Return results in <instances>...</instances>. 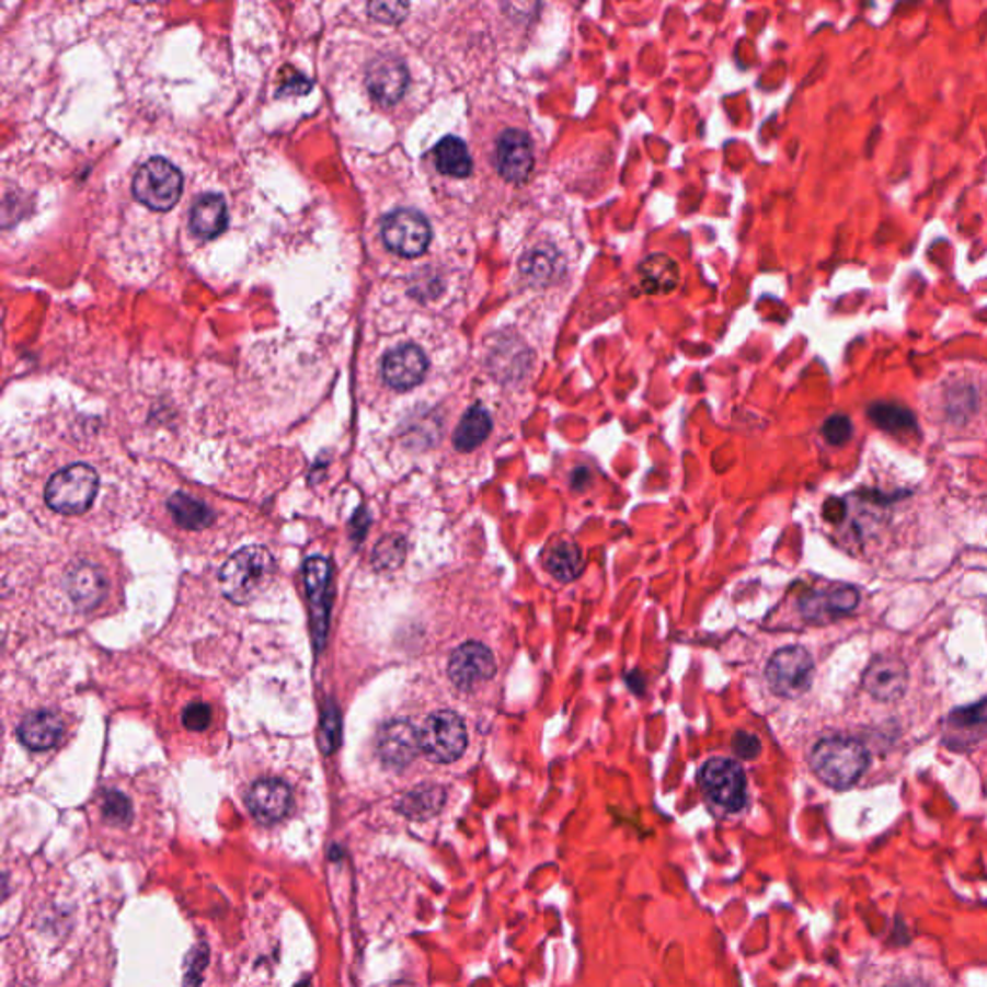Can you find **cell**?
Segmentation results:
<instances>
[{
  "instance_id": "37",
  "label": "cell",
  "mask_w": 987,
  "mask_h": 987,
  "mask_svg": "<svg viewBox=\"0 0 987 987\" xmlns=\"http://www.w3.org/2000/svg\"><path fill=\"white\" fill-rule=\"evenodd\" d=\"M552 266H554V263H552L544 253H530V261H525V263H523V268H525L530 276H535V278H538V276H544V278L550 276V274H552Z\"/></svg>"
},
{
  "instance_id": "23",
  "label": "cell",
  "mask_w": 987,
  "mask_h": 987,
  "mask_svg": "<svg viewBox=\"0 0 987 987\" xmlns=\"http://www.w3.org/2000/svg\"><path fill=\"white\" fill-rule=\"evenodd\" d=\"M169 512L174 521L187 530L207 529L215 521V512L205 502L193 498L184 492H176L169 500Z\"/></svg>"
},
{
  "instance_id": "14",
  "label": "cell",
  "mask_w": 987,
  "mask_h": 987,
  "mask_svg": "<svg viewBox=\"0 0 987 987\" xmlns=\"http://www.w3.org/2000/svg\"><path fill=\"white\" fill-rule=\"evenodd\" d=\"M496 169L506 182L523 184L535 169L532 141L521 129H506L496 145Z\"/></svg>"
},
{
  "instance_id": "1",
  "label": "cell",
  "mask_w": 987,
  "mask_h": 987,
  "mask_svg": "<svg viewBox=\"0 0 987 987\" xmlns=\"http://www.w3.org/2000/svg\"><path fill=\"white\" fill-rule=\"evenodd\" d=\"M870 764L868 748L849 737L822 738L812 748L811 766L826 785L849 789L854 785Z\"/></svg>"
},
{
  "instance_id": "39",
  "label": "cell",
  "mask_w": 987,
  "mask_h": 987,
  "mask_svg": "<svg viewBox=\"0 0 987 987\" xmlns=\"http://www.w3.org/2000/svg\"><path fill=\"white\" fill-rule=\"evenodd\" d=\"M899 987H928L923 982H918V979H910V982H905V984H900Z\"/></svg>"
},
{
  "instance_id": "5",
  "label": "cell",
  "mask_w": 987,
  "mask_h": 987,
  "mask_svg": "<svg viewBox=\"0 0 987 987\" xmlns=\"http://www.w3.org/2000/svg\"><path fill=\"white\" fill-rule=\"evenodd\" d=\"M421 748L433 762H456L466 753V723L450 710L428 715L421 730Z\"/></svg>"
},
{
  "instance_id": "2",
  "label": "cell",
  "mask_w": 987,
  "mask_h": 987,
  "mask_svg": "<svg viewBox=\"0 0 987 987\" xmlns=\"http://www.w3.org/2000/svg\"><path fill=\"white\" fill-rule=\"evenodd\" d=\"M273 554L265 547L241 548L220 570V588L233 604H248L273 578Z\"/></svg>"
},
{
  "instance_id": "16",
  "label": "cell",
  "mask_w": 987,
  "mask_h": 987,
  "mask_svg": "<svg viewBox=\"0 0 987 987\" xmlns=\"http://www.w3.org/2000/svg\"><path fill=\"white\" fill-rule=\"evenodd\" d=\"M859 590L851 585H835L826 593H812L801 600L804 619L827 623L849 616L859 606Z\"/></svg>"
},
{
  "instance_id": "38",
  "label": "cell",
  "mask_w": 987,
  "mask_h": 987,
  "mask_svg": "<svg viewBox=\"0 0 987 987\" xmlns=\"http://www.w3.org/2000/svg\"><path fill=\"white\" fill-rule=\"evenodd\" d=\"M845 515H847V506L841 500H827L826 506H824V517H826L827 521L841 523L845 519Z\"/></svg>"
},
{
  "instance_id": "31",
  "label": "cell",
  "mask_w": 987,
  "mask_h": 987,
  "mask_svg": "<svg viewBox=\"0 0 987 987\" xmlns=\"http://www.w3.org/2000/svg\"><path fill=\"white\" fill-rule=\"evenodd\" d=\"M822 434L831 446H843L845 441L851 438V418L845 417V415H834V417L827 418L822 426Z\"/></svg>"
},
{
  "instance_id": "22",
  "label": "cell",
  "mask_w": 987,
  "mask_h": 987,
  "mask_svg": "<svg viewBox=\"0 0 987 987\" xmlns=\"http://www.w3.org/2000/svg\"><path fill=\"white\" fill-rule=\"evenodd\" d=\"M434 162L441 174L454 177H466L473 170V161L467 149L466 141L459 137L448 136L441 139L434 149Z\"/></svg>"
},
{
  "instance_id": "15",
  "label": "cell",
  "mask_w": 987,
  "mask_h": 987,
  "mask_svg": "<svg viewBox=\"0 0 987 987\" xmlns=\"http://www.w3.org/2000/svg\"><path fill=\"white\" fill-rule=\"evenodd\" d=\"M428 359L417 345L405 344L388 352L382 359V378L393 390H411L423 382Z\"/></svg>"
},
{
  "instance_id": "9",
  "label": "cell",
  "mask_w": 987,
  "mask_h": 987,
  "mask_svg": "<svg viewBox=\"0 0 987 987\" xmlns=\"http://www.w3.org/2000/svg\"><path fill=\"white\" fill-rule=\"evenodd\" d=\"M421 750V731L408 720L386 723L378 735V756L386 768L403 770Z\"/></svg>"
},
{
  "instance_id": "29",
  "label": "cell",
  "mask_w": 987,
  "mask_h": 987,
  "mask_svg": "<svg viewBox=\"0 0 987 987\" xmlns=\"http://www.w3.org/2000/svg\"><path fill=\"white\" fill-rule=\"evenodd\" d=\"M405 540L402 537H390L382 540L375 552V563L382 570H392L403 562Z\"/></svg>"
},
{
  "instance_id": "13",
  "label": "cell",
  "mask_w": 987,
  "mask_h": 987,
  "mask_svg": "<svg viewBox=\"0 0 987 987\" xmlns=\"http://www.w3.org/2000/svg\"><path fill=\"white\" fill-rule=\"evenodd\" d=\"M862 685L872 699L895 702L907 692V666L897 656H877L862 675Z\"/></svg>"
},
{
  "instance_id": "36",
  "label": "cell",
  "mask_w": 987,
  "mask_h": 987,
  "mask_svg": "<svg viewBox=\"0 0 987 987\" xmlns=\"http://www.w3.org/2000/svg\"><path fill=\"white\" fill-rule=\"evenodd\" d=\"M313 88V83L307 80L303 73L291 72V76L282 78L280 95H306Z\"/></svg>"
},
{
  "instance_id": "18",
  "label": "cell",
  "mask_w": 987,
  "mask_h": 987,
  "mask_svg": "<svg viewBox=\"0 0 987 987\" xmlns=\"http://www.w3.org/2000/svg\"><path fill=\"white\" fill-rule=\"evenodd\" d=\"M66 590L80 610H93L103 602L106 595V578L103 571L89 562L76 563L66 573Z\"/></svg>"
},
{
  "instance_id": "26",
  "label": "cell",
  "mask_w": 987,
  "mask_h": 987,
  "mask_svg": "<svg viewBox=\"0 0 987 987\" xmlns=\"http://www.w3.org/2000/svg\"><path fill=\"white\" fill-rule=\"evenodd\" d=\"M547 567L555 578L573 581L581 573V567H583V554H581V550L575 544L565 542V544H560V547H555L550 552Z\"/></svg>"
},
{
  "instance_id": "11",
  "label": "cell",
  "mask_w": 987,
  "mask_h": 987,
  "mask_svg": "<svg viewBox=\"0 0 987 987\" xmlns=\"http://www.w3.org/2000/svg\"><path fill=\"white\" fill-rule=\"evenodd\" d=\"M410 85V72L393 55H380L370 62L367 70V88L372 99L380 105L392 106L402 101Z\"/></svg>"
},
{
  "instance_id": "17",
  "label": "cell",
  "mask_w": 987,
  "mask_h": 987,
  "mask_svg": "<svg viewBox=\"0 0 987 987\" xmlns=\"http://www.w3.org/2000/svg\"><path fill=\"white\" fill-rule=\"evenodd\" d=\"M248 808L261 824H276L291 808V789L280 779H259L248 793Z\"/></svg>"
},
{
  "instance_id": "19",
  "label": "cell",
  "mask_w": 987,
  "mask_h": 987,
  "mask_svg": "<svg viewBox=\"0 0 987 987\" xmlns=\"http://www.w3.org/2000/svg\"><path fill=\"white\" fill-rule=\"evenodd\" d=\"M65 735V722L60 715L50 710H39L25 715L24 722L18 727V737L32 750H48L57 747Z\"/></svg>"
},
{
  "instance_id": "35",
  "label": "cell",
  "mask_w": 987,
  "mask_h": 987,
  "mask_svg": "<svg viewBox=\"0 0 987 987\" xmlns=\"http://www.w3.org/2000/svg\"><path fill=\"white\" fill-rule=\"evenodd\" d=\"M733 748H735V753L743 760H755L756 756L760 755V750H762L758 737L750 735V733H745V731H738L737 735H735Z\"/></svg>"
},
{
  "instance_id": "21",
  "label": "cell",
  "mask_w": 987,
  "mask_h": 987,
  "mask_svg": "<svg viewBox=\"0 0 987 987\" xmlns=\"http://www.w3.org/2000/svg\"><path fill=\"white\" fill-rule=\"evenodd\" d=\"M639 271L646 294H669L679 284V266L664 253L644 259Z\"/></svg>"
},
{
  "instance_id": "3",
  "label": "cell",
  "mask_w": 987,
  "mask_h": 987,
  "mask_svg": "<svg viewBox=\"0 0 987 987\" xmlns=\"http://www.w3.org/2000/svg\"><path fill=\"white\" fill-rule=\"evenodd\" d=\"M99 492V474L93 467L73 463L48 481L45 500L57 514L81 515L93 506Z\"/></svg>"
},
{
  "instance_id": "27",
  "label": "cell",
  "mask_w": 987,
  "mask_h": 987,
  "mask_svg": "<svg viewBox=\"0 0 987 987\" xmlns=\"http://www.w3.org/2000/svg\"><path fill=\"white\" fill-rule=\"evenodd\" d=\"M868 415L874 421L875 426L887 433H903L915 428L916 425L915 415L910 411L893 403H875L868 410Z\"/></svg>"
},
{
  "instance_id": "10",
  "label": "cell",
  "mask_w": 987,
  "mask_h": 987,
  "mask_svg": "<svg viewBox=\"0 0 987 987\" xmlns=\"http://www.w3.org/2000/svg\"><path fill=\"white\" fill-rule=\"evenodd\" d=\"M450 679L458 689L471 690L496 675V658L481 643H466L451 654Z\"/></svg>"
},
{
  "instance_id": "25",
  "label": "cell",
  "mask_w": 987,
  "mask_h": 987,
  "mask_svg": "<svg viewBox=\"0 0 987 987\" xmlns=\"http://www.w3.org/2000/svg\"><path fill=\"white\" fill-rule=\"evenodd\" d=\"M490 431H492V418H490L489 411L481 405H474L461 418L458 431L454 434V446L459 451L474 450L489 438Z\"/></svg>"
},
{
  "instance_id": "6",
  "label": "cell",
  "mask_w": 987,
  "mask_h": 987,
  "mask_svg": "<svg viewBox=\"0 0 987 987\" xmlns=\"http://www.w3.org/2000/svg\"><path fill=\"white\" fill-rule=\"evenodd\" d=\"M766 677L779 697L799 699L811 689L814 662L803 646H787L771 656Z\"/></svg>"
},
{
  "instance_id": "34",
  "label": "cell",
  "mask_w": 987,
  "mask_h": 987,
  "mask_svg": "<svg viewBox=\"0 0 987 987\" xmlns=\"http://www.w3.org/2000/svg\"><path fill=\"white\" fill-rule=\"evenodd\" d=\"M951 723L959 727H974L987 723V699L979 700L974 707H964L951 714Z\"/></svg>"
},
{
  "instance_id": "4",
  "label": "cell",
  "mask_w": 987,
  "mask_h": 987,
  "mask_svg": "<svg viewBox=\"0 0 987 987\" xmlns=\"http://www.w3.org/2000/svg\"><path fill=\"white\" fill-rule=\"evenodd\" d=\"M182 190H184L182 172L161 157L144 162L137 170L131 185L137 202L157 213L174 209L182 197Z\"/></svg>"
},
{
  "instance_id": "33",
  "label": "cell",
  "mask_w": 987,
  "mask_h": 987,
  "mask_svg": "<svg viewBox=\"0 0 987 987\" xmlns=\"http://www.w3.org/2000/svg\"><path fill=\"white\" fill-rule=\"evenodd\" d=\"M210 720H213V710H210L209 704H205V702H192V704H187L184 714H182V722H184L185 730L190 731L207 730L210 725Z\"/></svg>"
},
{
  "instance_id": "7",
  "label": "cell",
  "mask_w": 987,
  "mask_h": 987,
  "mask_svg": "<svg viewBox=\"0 0 987 987\" xmlns=\"http://www.w3.org/2000/svg\"><path fill=\"white\" fill-rule=\"evenodd\" d=\"M431 240V225L417 210H393L382 222V241L388 250L400 257H421L428 250Z\"/></svg>"
},
{
  "instance_id": "32",
  "label": "cell",
  "mask_w": 987,
  "mask_h": 987,
  "mask_svg": "<svg viewBox=\"0 0 987 987\" xmlns=\"http://www.w3.org/2000/svg\"><path fill=\"white\" fill-rule=\"evenodd\" d=\"M408 4L402 2H372L369 4L370 16L382 24H400L408 16Z\"/></svg>"
},
{
  "instance_id": "20",
  "label": "cell",
  "mask_w": 987,
  "mask_h": 987,
  "mask_svg": "<svg viewBox=\"0 0 987 987\" xmlns=\"http://www.w3.org/2000/svg\"><path fill=\"white\" fill-rule=\"evenodd\" d=\"M228 226L225 197L217 193L202 195L190 213V230L202 240H215Z\"/></svg>"
},
{
  "instance_id": "12",
  "label": "cell",
  "mask_w": 987,
  "mask_h": 987,
  "mask_svg": "<svg viewBox=\"0 0 987 987\" xmlns=\"http://www.w3.org/2000/svg\"><path fill=\"white\" fill-rule=\"evenodd\" d=\"M307 598L311 604V621L317 649L326 641L330 608V563L321 555L309 558L306 563Z\"/></svg>"
},
{
  "instance_id": "30",
  "label": "cell",
  "mask_w": 987,
  "mask_h": 987,
  "mask_svg": "<svg viewBox=\"0 0 987 987\" xmlns=\"http://www.w3.org/2000/svg\"><path fill=\"white\" fill-rule=\"evenodd\" d=\"M340 727H342L340 712H337L334 700H329L324 712H322V750L324 753H329V755L334 753V748L337 747V741H340Z\"/></svg>"
},
{
  "instance_id": "28",
  "label": "cell",
  "mask_w": 987,
  "mask_h": 987,
  "mask_svg": "<svg viewBox=\"0 0 987 987\" xmlns=\"http://www.w3.org/2000/svg\"><path fill=\"white\" fill-rule=\"evenodd\" d=\"M103 816L113 826H128L129 819H131V803H129L128 796L120 791L106 793L105 801H103Z\"/></svg>"
},
{
  "instance_id": "24",
  "label": "cell",
  "mask_w": 987,
  "mask_h": 987,
  "mask_svg": "<svg viewBox=\"0 0 987 987\" xmlns=\"http://www.w3.org/2000/svg\"><path fill=\"white\" fill-rule=\"evenodd\" d=\"M446 803V791L440 785H418L402 796L398 811L411 819L433 818Z\"/></svg>"
},
{
  "instance_id": "8",
  "label": "cell",
  "mask_w": 987,
  "mask_h": 987,
  "mask_svg": "<svg viewBox=\"0 0 987 987\" xmlns=\"http://www.w3.org/2000/svg\"><path fill=\"white\" fill-rule=\"evenodd\" d=\"M700 785L712 803L725 811L738 812L747 804L745 771L727 758H714L700 771Z\"/></svg>"
}]
</instances>
